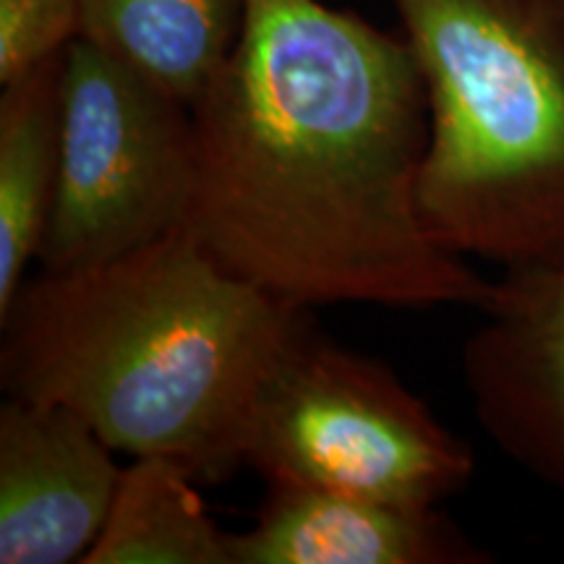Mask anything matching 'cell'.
Returning <instances> with one entry per match:
<instances>
[{
    "label": "cell",
    "instance_id": "obj_12",
    "mask_svg": "<svg viewBox=\"0 0 564 564\" xmlns=\"http://www.w3.org/2000/svg\"><path fill=\"white\" fill-rule=\"evenodd\" d=\"M79 24L82 0H0V84L66 53Z\"/></svg>",
    "mask_w": 564,
    "mask_h": 564
},
{
    "label": "cell",
    "instance_id": "obj_8",
    "mask_svg": "<svg viewBox=\"0 0 564 564\" xmlns=\"http://www.w3.org/2000/svg\"><path fill=\"white\" fill-rule=\"evenodd\" d=\"M232 564H481L491 556L436 507L270 486L246 533H228Z\"/></svg>",
    "mask_w": 564,
    "mask_h": 564
},
{
    "label": "cell",
    "instance_id": "obj_9",
    "mask_svg": "<svg viewBox=\"0 0 564 564\" xmlns=\"http://www.w3.org/2000/svg\"><path fill=\"white\" fill-rule=\"evenodd\" d=\"M243 19L246 0H82L79 40L194 108Z\"/></svg>",
    "mask_w": 564,
    "mask_h": 564
},
{
    "label": "cell",
    "instance_id": "obj_3",
    "mask_svg": "<svg viewBox=\"0 0 564 564\" xmlns=\"http://www.w3.org/2000/svg\"><path fill=\"white\" fill-rule=\"evenodd\" d=\"M392 6L429 95V228L502 272L564 262V0Z\"/></svg>",
    "mask_w": 564,
    "mask_h": 564
},
{
    "label": "cell",
    "instance_id": "obj_11",
    "mask_svg": "<svg viewBox=\"0 0 564 564\" xmlns=\"http://www.w3.org/2000/svg\"><path fill=\"white\" fill-rule=\"evenodd\" d=\"M196 486L167 457H137L82 564H232L228 533L212 523Z\"/></svg>",
    "mask_w": 564,
    "mask_h": 564
},
{
    "label": "cell",
    "instance_id": "obj_1",
    "mask_svg": "<svg viewBox=\"0 0 564 564\" xmlns=\"http://www.w3.org/2000/svg\"><path fill=\"white\" fill-rule=\"evenodd\" d=\"M186 228L293 306H481L494 280L429 228V95L405 34L322 0H246L194 102Z\"/></svg>",
    "mask_w": 564,
    "mask_h": 564
},
{
    "label": "cell",
    "instance_id": "obj_6",
    "mask_svg": "<svg viewBox=\"0 0 564 564\" xmlns=\"http://www.w3.org/2000/svg\"><path fill=\"white\" fill-rule=\"evenodd\" d=\"M463 348L484 434L525 474L564 494V262L502 272Z\"/></svg>",
    "mask_w": 564,
    "mask_h": 564
},
{
    "label": "cell",
    "instance_id": "obj_4",
    "mask_svg": "<svg viewBox=\"0 0 564 564\" xmlns=\"http://www.w3.org/2000/svg\"><path fill=\"white\" fill-rule=\"evenodd\" d=\"M243 465L267 486L436 507L470 481L476 460L390 366L295 329L253 400Z\"/></svg>",
    "mask_w": 564,
    "mask_h": 564
},
{
    "label": "cell",
    "instance_id": "obj_2",
    "mask_svg": "<svg viewBox=\"0 0 564 564\" xmlns=\"http://www.w3.org/2000/svg\"><path fill=\"white\" fill-rule=\"evenodd\" d=\"M306 319L308 308L225 272L183 225L21 282L0 314V387L66 405L112 449L217 484L243 465L259 387Z\"/></svg>",
    "mask_w": 564,
    "mask_h": 564
},
{
    "label": "cell",
    "instance_id": "obj_5",
    "mask_svg": "<svg viewBox=\"0 0 564 564\" xmlns=\"http://www.w3.org/2000/svg\"><path fill=\"white\" fill-rule=\"evenodd\" d=\"M188 105L76 37L63 55L58 183L42 270H79L160 241L188 220Z\"/></svg>",
    "mask_w": 564,
    "mask_h": 564
},
{
    "label": "cell",
    "instance_id": "obj_10",
    "mask_svg": "<svg viewBox=\"0 0 564 564\" xmlns=\"http://www.w3.org/2000/svg\"><path fill=\"white\" fill-rule=\"evenodd\" d=\"M63 55L0 84V314L40 257L61 162Z\"/></svg>",
    "mask_w": 564,
    "mask_h": 564
},
{
    "label": "cell",
    "instance_id": "obj_7",
    "mask_svg": "<svg viewBox=\"0 0 564 564\" xmlns=\"http://www.w3.org/2000/svg\"><path fill=\"white\" fill-rule=\"evenodd\" d=\"M79 413L9 398L0 408V564L82 562L123 470Z\"/></svg>",
    "mask_w": 564,
    "mask_h": 564
}]
</instances>
